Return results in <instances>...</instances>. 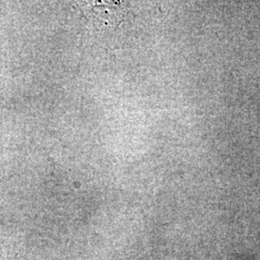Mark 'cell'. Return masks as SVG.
Returning a JSON list of instances; mask_svg holds the SVG:
<instances>
[{
    "mask_svg": "<svg viewBox=\"0 0 260 260\" xmlns=\"http://www.w3.org/2000/svg\"><path fill=\"white\" fill-rule=\"evenodd\" d=\"M0 260H10L7 251L2 246H0Z\"/></svg>",
    "mask_w": 260,
    "mask_h": 260,
    "instance_id": "cell-1",
    "label": "cell"
}]
</instances>
